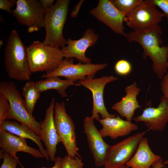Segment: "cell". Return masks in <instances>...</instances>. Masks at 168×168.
<instances>
[{"mask_svg": "<svg viewBox=\"0 0 168 168\" xmlns=\"http://www.w3.org/2000/svg\"><path fill=\"white\" fill-rule=\"evenodd\" d=\"M162 34V30L159 26L147 31H130L124 36L129 42H136L142 46L143 50V58H150L153 62V72L160 79L168 73L166 63L168 45L161 46Z\"/></svg>", "mask_w": 168, "mask_h": 168, "instance_id": "6da1fadb", "label": "cell"}, {"mask_svg": "<svg viewBox=\"0 0 168 168\" xmlns=\"http://www.w3.org/2000/svg\"><path fill=\"white\" fill-rule=\"evenodd\" d=\"M5 69L9 77L29 80L32 73L30 68L26 47L15 30L10 34L4 50Z\"/></svg>", "mask_w": 168, "mask_h": 168, "instance_id": "7a4b0ae2", "label": "cell"}, {"mask_svg": "<svg viewBox=\"0 0 168 168\" xmlns=\"http://www.w3.org/2000/svg\"><path fill=\"white\" fill-rule=\"evenodd\" d=\"M69 0H57L49 8L44 10L45 36L43 44L59 48L67 44L63 30L66 21Z\"/></svg>", "mask_w": 168, "mask_h": 168, "instance_id": "3957f363", "label": "cell"}, {"mask_svg": "<svg viewBox=\"0 0 168 168\" xmlns=\"http://www.w3.org/2000/svg\"><path fill=\"white\" fill-rule=\"evenodd\" d=\"M0 92L6 97L9 104V109L6 120L14 119L33 130L39 136L40 131V123L27 111L25 102L20 92L14 83L11 81H1Z\"/></svg>", "mask_w": 168, "mask_h": 168, "instance_id": "277c9868", "label": "cell"}, {"mask_svg": "<svg viewBox=\"0 0 168 168\" xmlns=\"http://www.w3.org/2000/svg\"><path fill=\"white\" fill-rule=\"evenodd\" d=\"M28 58L32 73L45 72L49 73L56 69L64 59L59 48L34 41L27 47Z\"/></svg>", "mask_w": 168, "mask_h": 168, "instance_id": "5b68a950", "label": "cell"}, {"mask_svg": "<svg viewBox=\"0 0 168 168\" xmlns=\"http://www.w3.org/2000/svg\"><path fill=\"white\" fill-rule=\"evenodd\" d=\"M164 16L152 0H146L126 15L124 22L133 31L143 32L156 28Z\"/></svg>", "mask_w": 168, "mask_h": 168, "instance_id": "8992f818", "label": "cell"}, {"mask_svg": "<svg viewBox=\"0 0 168 168\" xmlns=\"http://www.w3.org/2000/svg\"><path fill=\"white\" fill-rule=\"evenodd\" d=\"M55 127L67 155L72 157L81 156L77 145L75 126L67 114L63 102L55 103L54 116Z\"/></svg>", "mask_w": 168, "mask_h": 168, "instance_id": "52a82bcc", "label": "cell"}, {"mask_svg": "<svg viewBox=\"0 0 168 168\" xmlns=\"http://www.w3.org/2000/svg\"><path fill=\"white\" fill-rule=\"evenodd\" d=\"M107 63L93 64L91 63L75 64L73 58L64 59L58 67L49 73H46L41 76L44 78L53 77H62L75 82L83 80L87 77H94L99 71L108 66Z\"/></svg>", "mask_w": 168, "mask_h": 168, "instance_id": "ba28073f", "label": "cell"}, {"mask_svg": "<svg viewBox=\"0 0 168 168\" xmlns=\"http://www.w3.org/2000/svg\"><path fill=\"white\" fill-rule=\"evenodd\" d=\"M12 13L18 23L27 27L29 33L44 27V11L40 1L18 0Z\"/></svg>", "mask_w": 168, "mask_h": 168, "instance_id": "9c48e42d", "label": "cell"}, {"mask_svg": "<svg viewBox=\"0 0 168 168\" xmlns=\"http://www.w3.org/2000/svg\"><path fill=\"white\" fill-rule=\"evenodd\" d=\"M149 130L137 133L116 144L110 146L104 166L117 168L125 166L135 153L141 139Z\"/></svg>", "mask_w": 168, "mask_h": 168, "instance_id": "30bf717a", "label": "cell"}, {"mask_svg": "<svg viewBox=\"0 0 168 168\" xmlns=\"http://www.w3.org/2000/svg\"><path fill=\"white\" fill-rule=\"evenodd\" d=\"M87 77L83 80L79 81L78 83L89 89L91 92L93 99V107L91 117L96 119L112 118L115 114L109 113L105 107L104 102L103 94L105 87L108 83L114 82L118 77L113 76H104L98 78Z\"/></svg>", "mask_w": 168, "mask_h": 168, "instance_id": "8fae6325", "label": "cell"}, {"mask_svg": "<svg viewBox=\"0 0 168 168\" xmlns=\"http://www.w3.org/2000/svg\"><path fill=\"white\" fill-rule=\"evenodd\" d=\"M89 13L115 33L124 36L125 34L123 25L125 15L115 7L110 0H99L97 6L91 9Z\"/></svg>", "mask_w": 168, "mask_h": 168, "instance_id": "7c38bea8", "label": "cell"}, {"mask_svg": "<svg viewBox=\"0 0 168 168\" xmlns=\"http://www.w3.org/2000/svg\"><path fill=\"white\" fill-rule=\"evenodd\" d=\"M95 119L87 116L84 120V132L85 133L89 147L93 155L96 166H104L110 147L104 141L94 124Z\"/></svg>", "mask_w": 168, "mask_h": 168, "instance_id": "4fadbf2b", "label": "cell"}, {"mask_svg": "<svg viewBox=\"0 0 168 168\" xmlns=\"http://www.w3.org/2000/svg\"><path fill=\"white\" fill-rule=\"evenodd\" d=\"M55 103V99L53 97L46 110L45 118L40 122L39 135L42 142L45 146L49 159L52 161H54L56 158L57 145L61 142L54 121Z\"/></svg>", "mask_w": 168, "mask_h": 168, "instance_id": "5bb4252c", "label": "cell"}, {"mask_svg": "<svg viewBox=\"0 0 168 168\" xmlns=\"http://www.w3.org/2000/svg\"><path fill=\"white\" fill-rule=\"evenodd\" d=\"M99 37L98 35L96 34L93 29H88L78 40H73L68 38L67 46L60 49L64 58H75L83 63H91V60L86 57V52L89 48L94 46Z\"/></svg>", "mask_w": 168, "mask_h": 168, "instance_id": "9a60e30c", "label": "cell"}, {"mask_svg": "<svg viewBox=\"0 0 168 168\" xmlns=\"http://www.w3.org/2000/svg\"><path fill=\"white\" fill-rule=\"evenodd\" d=\"M132 120L143 122L149 130L162 131L168 122V99L162 96L157 107H146L141 115L133 117Z\"/></svg>", "mask_w": 168, "mask_h": 168, "instance_id": "2e32d148", "label": "cell"}, {"mask_svg": "<svg viewBox=\"0 0 168 168\" xmlns=\"http://www.w3.org/2000/svg\"><path fill=\"white\" fill-rule=\"evenodd\" d=\"M0 147L2 151L17 158L16 154L19 152L28 153L36 158L44 157L39 150L29 146L26 139L3 130H0Z\"/></svg>", "mask_w": 168, "mask_h": 168, "instance_id": "e0dca14e", "label": "cell"}, {"mask_svg": "<svg viewBox=\"0 0 168 168\" xmlns=\"http://www.w3.org/2000/svg\"><path fill=\"white\" fill-rule=\"evenodd\" d=\"M97 120L102 126L99 131L103 138L109 137L115 139L119 137L128 135L133 131L138 129L137 124L124 120L118 115Z\"/></svg>", "mask_w": 168, "mask_h": 168, "instance_id": "ac0fdd59", "label": "cell"}, {"mask_svg": "<svg viewBox=\"0 0 168 168\" xmlns=\"http://www.w3.org/2000/svg\"><path fill=\"white\" fill-rule=\"evenodd\" d=\"M126 95L120 101L114 103L112 109L116 111L122 118L131 122L135 111L141 106L139 105L137 96L141 91L137 83L134 82L130 85L127 86L125 89Z\"/></svg>", "mask_w": 168, "mask_h": 168, "instance_id": "d6986e66", "label": "cell"}, {"mask_svg": "<svg viewBox=\"0 0 168 168\" xmlns=\"http://www.w3.org/2000/svg\"><path fill=\"white\" fill-rule=\"evenodd\" d=\"M161 158L153 153L149 145L147 138L143 137L126 165L131 168H151L152 165Z\"/></svg>", "mask_w": 168, "mask_h": 168, "instance_id": "ffe728a7", "label": "cell"}, {"mask_svg": "<svg viewBox=\"0 0 168 168\" xmlns=\"http://www.w3.org/2000/svg\"><path fill=\"white\" fill-rule=\"evenodd\" d=\"M8 132L15 135L25 139H30L37 145L39 151L48 161L49 158L43 145L40 136L27 126L15 121L5 120L0 125V130Z\"/></svg>", "mask_w": 168, "mask_h": 168, "instance_id": "44dd1931", "label": "cell"}, {"mask_svg": "<svg viewBox=\"0 0 168 168\" xmlns=\"http://www.w3.org/2000/svg\"><path fill=\"white\" fill-rule=\"evenodd\" d=\"M36 87L41 93L42 92L50 90H55L62 97H67L66 90L69 86L75 85H80L73 81L66 79H61L58 77H53L45 78L35 82Z\"/></svg>", "mask_w": 168, "mask_h": 168, "instance_id": "7402d4cb", "label": "cell"}, {"mask_svg": "<svg viewBox=\"0 0 168 168\" xmlns=\"http://www.w3.org/2000/svg\"><path fill=\"white\" fill-rule=\"evenodd\" d=\"M41 93L36 87L35 82L32 81L27 82L22 88V95L24 98L26 107L31 115H33L35 106Z\"/></svg>", "mask_w": 168, "mask_h": 168, "instance_id": "603a6c76", "label": "cell"}, {"mask_svg": "<svg viewBox=\"0 0 168 168\" xmlns=\"http://www.w3.org/2000/svg\"><path fill=\"white\" fill-rule=\"evenodd\" d=\"M110 0L115 7L125 16L143 1V0Z\"/></svg>", "mask_w": 168, "mask_h": 168, "instance_id": "cb8c5ba5", "label": "cell"}, {"mask_svg": "<svg viewBox=\"0 0 168 168\" xmlns=\"http://www.w3.org/2000/svg\"><path fill=\"white\" fill-rule=\"evenodd\" d=\"M132 69V65L128 61L121 59L118 61L114 66V70L118 75L125 76L129 74Z\"/></svg>", "mask_w": 168, "mask_h": 168, "instance_id": "d4e9b609", "label": "cell"}, {"mask_svg": "<svg viewBox=\"0 0 168 168\" xmlns=\"http://www.w3.org/2000/svg\"><path fill=\"white\" fill-rule=\"evenodd\" d=\"M83 166L81 156L72 157L66 155L62 158L61 168H83Z\"/></svg>", "mask_w": 168, "mask_h": 168, "instance_id": "484cf974", "label": "cell"}, {"mask_svg": "<svg viewBox=\"0 0 168 168\" xmlns=\"http://www.w3.org/2000/svg\"><path fill=\"white\" fill-rule=\"evenodd\" d=\"M0 157L3 159L0 168H17L18 158L10 156L2 150L0 151Z\"/></svg>", "mask_w": 168, "mask_h": 168, "instance_id": "4316f807", "label": "cell"}, {"mask_svg": "<svg viewBox=\"0 0 168 168\" xmlns=\"http://www.w3.org/2000/svg\"><path fill=\"white\" fill-rule=\"evenodd\" d=\"M9 109V104L6 97L0 92V125L6 118Z\"/></svg>", "mask_w": 168, "mask_h": 168, "instance_id": "83f0119b", "label": "cell"}, {"mask_svg": "<svg viewBox=\"0 0 168 168\" xmlns=\"http://www.w3.org/2000/svg\"><path fill=\"white\" fill-rule=\"evenodd\" d=\"M17 1L16 0H0V9L5 10L9 13H12L11 9L16 4Z\"/></svg>", "mask_w": 168, "mask_h": 168, "instance_id": "f1b7e54d", "label": "cell"}, {"mask_svg": "<svg viewBox=\"0 0 168 168\" xmlns=\"http://www.w3.org/2000/svg\"><path fill=\"white\" fill-rule=\"evenodd\" d=\"M154 4L159 7L168 21V0H152Z\"/></svg>", "mask_w": 168, "mask_h": 168, "instance_id": "f546056e", "label": "cell"}, {"mask_svg": "<svg viewBox=\"0 0 168 168\" xmlns=\"http://www.w3.org/2000/svg\"><path fill=\"white\" fill-rule=\"evenodd\" d=\"M161 89L163 96L168 99V73L165 74L161 79Z\"/></svg>", "mask_w": 168, "mask_h": 168, "instance_id": "4dcf8cb0", "label": "cell"}, {"mask_svg": "<svg viewBox=\"0 0 168 168\" xmlns=\"http://www.w3.org/2000/svg\"><path fill=\"white\" fill-rule=\"evenodd\" d=\"M84 2V0H81L73 7L72 11L71 13V16L73 18H75L77 16Z\"/></svg>", "mask_w": 168, "mask_h": 168, "instance_id": "1f68e13d", "label": "cell"}, {"mask_svg": "<svg viewBox=\"0 0 168 168\" xmlns=\"http://www.w3.org/2000/svg\"><path fill=\"white\" fill-rule=\"evenodd\" d=\"M40 2L44 10L49 8L54 4V0H40Z\"/></svg>", "mask_w": 168, "mask_h": 168, "instance_id": "d6a6232c", "label": "cell"}, {"mask_svg": "<svg viewBox=\"0 0 168 168\" xmlns=\"http://www.w3.org/2000/svg\"><path fill=\"white\" fill-rule=\"evenodd\" d=\"M62 158L60 156L56 157L54 161V165L53 166L50 168L42 167L41 168H61ZM21 168H25L22 166Z\"/></svg>", "mask_w": 168, "mask_h": 168, "instance_id": "836d02e7", "label": "cell"}, {"mask_svg": "<svg viewBox=\"0 0 168 168\" xmlns=\"http://www.w3.org/2000/svg\"><path fill=\"white\" fill-rule=\"evenodd\" d=\"M166 167V166L163 164V159L161 158L152 165V168H163Z\"/></svg>", "mask_w": 168, "mask_h": 168, "instance_id": "e575fe53", "label": "cell"}, {"mask_svg": "<svg viewBox=\"0 0 168 168\" xmlns=\"http://www.w3.org/2000/svg\"><path fill=\"white\" fill-rule=\"evenodd\" d=\"M163 163L165 166L168 165V160L163 161Z\"/></svg>", "mask_w": 168, "mask_h": 168, "instance_id": "d590c367", "label": "cell"}, {"mask_svg": "<svg viewBox=\"0 0 168 168\" xmlns=\"http://www.w3.org/2000/svg\"><path fill=\"white\" fill-rule=\"evenodd\" d=\"M117 168H131L129 167L128 166H127L125 165V166L120 167Z\"/></svg>", "mask_w": 168, "mask_h": 168, "instance_id": "8d00e7d4", "label": "cell"}, {"mask_svg": "<svg viewBox=\"0 0 168 168\" xmlns=\"http://www.w3.org/2000/svg\"><path fill=\"white\" fill-rule=\"evenodd\" d=\"M167 63H166V65L167 67L168 68V52H167Z\"/></svg>", "mask_w": 168, "mask_h": 168, "instance_id": "74e56055", "label": "cell"}, {"mask_svg": "<svg viewBox=\"0 0 168 168\" xmlns=\"http://www.w3.org/2000/svg\"><path fill=\"white\" fill-rule=\"evenodd\" d=\"M101 168H105V167H104Z\"/></svg>", "mask_w": 168, "mask_h": 168, "instance_id": "f35d334b", "label": "cell"}]
</instances>
